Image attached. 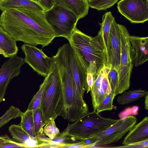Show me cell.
<instances>
[{"mask_svg":"<svg viewBox=\"0 0 148 148\" xmlns=\"http://www.w3.org/2000/svg\"><path fill=\"white\" fill-rule=\"evenodd\" d=\"M0 27L16 41L42 48L48 46L56 37L46 21L44 12L9 9L0 16Z\"/></svg>","mask_w":148,"mask_h":148,"instance_id":"1","label":"cell"},{"mask_svg":"<svg viewBox=\"0 0 148 148\" xmlns=\"http://www.w3.org/2000/svg\"><path fill=\"white\" fill-rule=\"evenodd\" d=\"M56 60L62 86L64 111L62 117L69 122H74L89 112L88 107L77 90L69 55L60 54Z\"/></svg>","mask_w":148,"mask_h":148,"instance_id":"2","label":"cell"},{"mask_svg":"<svg viewBox=\"0 0 148 148\" xmlns=\"http://www.w3.org/2000/svg\"><path fill=\"white\" fill-rule=\"evenodd\" d=\"M71 46L76 49L87 67V72L95 78L107 62L106 49L101 36L99 34L92 37L76 27L68 39Z\"/></svg>","mask_w":148,"mask_h":148,"instance_id":"3","label":"cell"},{"mask_svg":"<svg viewBox=\"0 0 148 148\" xmlns=\"http://www.w3.org/2000/svg\"><path fill=\"white\" fill-rule=\"evenodd\" d=\"M43 92L40 106L44 126L58 116L62 117L64 111L62 86L58 64L52 57L49 73Z\"/></svg>","mask_w":148,"mask_h":148,"instance_id":"4","label":"cell"},{"mask_svg":"<svg viewBox=\"0 0 148 148\" xmlns=\"http://www.w3.org/2000/svg\"><path fill=\"white\" fill-rule=\"evenodd\" d=\"M118 120L103 117L96 111L93 110L84 115L73 123H69L60 136L80 141L105 130Z\"/></svg>","mask_w":148,"mask_h":148,"instance_id":"5","label":"cell"},{"mask_svg":"<svg viewBox=\"0 0 148 148\" xmlns=\"http://www.w3.org/2000/svg\"><path fill=\"white\" fill-rule=\"evenodd\" d=\"M121 45L120 64L117 71V82L114 93L116 96L128 90L130 86V79L133 67L130 58V35L124 26L119 24Z\"/></svg>","mask_w":148,"mask_h":148,"instance_id":"6","label":"cell"},{"mask_svg":"<svg viewBox=\"0 0 148 148\" xmlns=\"http://www.w3.org/2000/svg\"><path fill=\"white\" fill-rule=\"evenodd\" d=\"M45 19L54 31L56 37L69 38L79 20L72 11L55 4L50 9L44 12Z\"/></svg>","mask_w":148,"mask_h":148,"instance_id":"7","label":"cell"},{"mask_svg":"<svg viewBox=\"0 0 148 148\" xmlns=\"http://www.w3.org/2000/svg\"><path fill=\"white\" fill-rule=\"evenodd\" d=\"M137 118L132 115L124 117L105 130L96 134L98 140L95 146L108 144L118 141L134 126Z\"/></svg>","mask_w":148,"mask_h":148,"instance_id":"8","label":"cell"},{"mask_svg":"<svg viewBox=\"0 0 148 148\" xmlns=\"http://www.w3.org/2000/svg\"><path fill=\"white\" fill-rule=\"evenodd\" d=\"M21 48L25 55V63L28 64L39 75L46 77L49 74L52 57H49L34 45L24 44Z\"/></svg>","mask_w":148,"mask_h":148,"instance_id":"9","label":"cell"},{"mask_svg":"<svg viewBox=\"0 0 148 148\" xmlns=\"http://www.w3.org/2000/svg\"><path fill=\"white\" fill-rule=\"evenodd\" d=\"M117 8L132 23H143L148 20V0H121Z\"/></svg>","mask_w":148,"mask_h":148,"instance_id":"10","label":"cell"},{"mask_svg":"<svg viewBox=\"0 0 148 148\" xmlns=\"http://www.w3.org/2000/svg\"><path fill=\"white\" fill-rule=\"evenodd\" d=\"M69 57L70 66L77 90L83 98L84 93L87 88V67L77 50L71 45Z\"/></svg>","mask_w":148,"mask_h":148,"instance_id":"11","label":"cell"},{"mask_svg":"<svg viewBox=\"0 0 148 148\" xmlns=\"http://www.w3.org/2000/svg\"><path fill=\"white\" fill-rule=\"evenodd\" d=\"M25 63L24 59L17 55L10 57L0 68V102L3 101L8 86L12 79L18 76L21 66Z\"/></svg>","mask_w":148,"mask_h":148,"instance_id":"12","label":"cell"},{"mask_svg":"<svg viewBox=\"0 0 148 148\" xmlns=\"http://www.w3.org/2000/svg\"><path fill=\"white\" fill-rule=\"evenodd\" d=\"M121 45L119 24L115 20L110 28L107 50V62L106 66L111 64L117 71L120 63Z\"/></svg>","mask_w":148,"mask_h":148,"instance_id":"13","label":"cell"},{"mask_svg":"<svg viewBox=\"0 0 148 148\" xmlns=\"http://www.w3.org/2000/svg\"><path fill=\"white\" fill-rule=\"evenodd\" d=\"M130 58L133 66L137 67L148 60V37L130 35Z\"/></svg>","mask_w":148,"mask_h":148,"instance_id":"14","label":"cell"},{"mask_svg":"<svg viewBox=\"0 0 148 148\" xmlns=\"http://www.w3.org/2000/svg\"><path fill=\"white\" fill-rule=\"evenodd\" d=\"M122 144L125 145L148 139V117L145 116L129 131Z\"/></svg>","mask_w":148,"mask_h":148,"instance_id":"15","label":"cell"},{"mask_svg":"<svg viewBox=\"0 0 148 148\" xmlns=\"http://www.w3.org/2000/svg\"><path fill=\"white\" fill-rule=\"evenodd\" d=\"M9 9L25 10L44 12L45 10L38 2L32 0H5L0 3V10Z\"/></svg>","mask_w":148,"mask_h":148,"instance_id":"16","label":"cell"},{"mask_svg":"<svg viewBox=\"0 0 148 148\" xmlns=\"http://www.w3.org/2000/svg\"><path fill=\"white\" fill-rule=\"evenodd\" d=\"M55 4L72 11L79 20L88 14L90 7L88 0H56Z\"/></svg>","mask_w":148,"mask_h":148,"instance_id":"17","label":"cell"},{"mask_svg":"<svg viewBox=\"0 0 148 148\" xmlns=\"http://www.w3.org/2000/svg\"><path fill=\"white\" fill-rule=\"evenodd\" d=\"M8 131L12 138L25 148L39 147L37 140L32 138L20 125H11L9 127Z\"/></svg>","mask_w":148,"mask_h":148,"instance_id":"18","label":"cell"},{"mask_svg":"<svg viewBox=\"0 0 148 148\" xmlns=\"http://www.w3.org/2000/svg\"><path fill=\"white\" fill-rule=\"evenodd\" d=\"M0 47L4 53L3 56L9 58L16 55L18 51L16 41L0 27Z\"/></svg>","mask_w":148,"mask_h":148,"instance_id":"19","label":"cell"},{"mask_svg":"<svg viewBox=\"0 0 148 148\" xmlns=\"http://www.w3.org/2000/svg\"><path fill=\"white\" fill-rule=\"evenodd\" d=\"M114 20V18L112 15V12L110 11L108 12L103 15L102 18V22L99 23L100 26V29L98 34L102 37L106 54L110 29L111 24Z\"/></svg>","mask_w":148,"mask_h":148,"instance_id":"20","label":"cell"},{"mask_svg":"<svg viewBox=\"0 0 148 148\" xmlns=\"http://www.w3.org/2000/svg\"><path fill=\"white\" fill-rule=\"evenodd\" d=\"M148 94V92L145 90L141 89H133L124 92L122 95L117 97L116 99L118 104L124 105L138 100Z\"/></svg>","mask_w":148,"mask_h":148,"instance_id":"21","label":"cell"},{"mask_svg":"<svg viewBox=\"0 0 148 148\" xmlns=\"http://www.w3.org/2000/svg\"><path fill=\"white\" fill-rule=\"evenodd\" d=\"M20 117L21 121L20 125L32 138L37 140L34 130L33 111L27 110L24 112H23Z\"/></svg>","mask_w":148,"mask_h":148,"instance_id":"22","label":"cell"},{"mask_svg":"<svg viewBox=\"0 0 148 148\" xmlns=\"http://www.w3.org/2000/svg\"><path fill=\"white\" fill-rule=\"evenodd\" d=\"M22 113L18 108L13 106H10L0 118V128L12 119L20 117Z\"/></svg>","mask_w":148,"mask_h":148,"instance_id":"23","label":"cell"},{"mask_svg":"<svg viewBox=\"0 0 148 148\" xmlns=\"http://www.w3.org/2000/svg\"><path fill=\"white\" fill-rule=\"evenodd\" d=\"M98 140V137L96 134L86 138L80 141L66 144L65 147L70 148H88L96 145Z\"/></svg>","mask_w":148,"mask_h":148,"instance_id":"24","label":"cell"},{"mask_svg":"<svg viewBox=\"0 0 148 148\" xmlns=\"http://www.w3.org/2000/svg\"><path fill=\"white\" fill-rule=\"evenodd\" d=\"M89 7L98 11L105 10L114 5L119 0H88Z\"/></svg>","mask_w":148,"mask_h":148,"instance_id":"25","label":"cell"},{"mask_svg":"<svg viewBox=\"0 0 148 148\" xmlns=\"http://www.w3.org/2000/svg\"><path fill=\"white\" fill-rule=\"evenodd\" d=\"M46 79L47 78L46 77L43 83L40 85L39 90L34 96L29 103L27 110H31L33 112L40 107Z\"/></svg>","mask_w":148,"mask_h":148,"instance_id":"26","label":"cell"},{"mask_svg":"<svg viewBox=\"0 0 148 148\" xmlns=\"http://www.w3.org/2000/svg\"><path fill=\"white\" fill-rule=\"evenodd\" d=\"M55 120L53 119L49 121L43 128L45 134L51 140L54 139L60 134L59 130L56 125Z\"/></svg>","mask_w":148,"mask_h":148,"instance_id":"27","label":"cell"},{"mask_svg":"<svg viewBox=\"0 0 148 148\" xmlns=\"http://www.w3.org/2000/svg\"><path fill=\"white\" fill-rule=\"evenodd\" d=\"M34 130L36 136L39 134L43 133V118L40 107L33 112Z\"/></svg>","mask_w":148,"mask_h":148,"instance_id":"28","label":"cell"},{"mask_svg":"<svg viewBox=\"0 0 148 148\" xmlns=\"http://www.w3.org/2000/svg\"><path fill=\"white\" fill-rule=\"evenodd\" d=\"M115 96L111 92L107 95L97 108L96 111L99 113L102 112L113 109V102Z\"/></svg>","mask_w":148,"mask_h":148,"instance_id":"29","label":"cell"},{"mask_svg":"<svg viewBox=\"0 0 148 148\" xmlns=\"http://www.w3.org/2000/svg\"><path fill=\"white\" fill-rule=\"evenodd\" d=\"M108 76L111 89V92L114 94L117 82V73L116 71L111 67Z\"/></svg>","mask_w":148,"mask_h":148,"instance_id":"30","label":"cell"},{"mask_svg":"<svg viewBox=\"0 0 148 148\" xmlns=\"http://www.w3.org/2000/svg\"><path fill=\"white\" fill-rule=\"evenodd\" d=\"M56 0H38V3L45 11L52 8L55 4Z\"/></svg>","mask_w":148,"mask_h":148,"instance_id":"31","label":"cell"},{"mask_svg":"<svg viewBox=\"0 0 148 148\" xmlns=\"http://www.w3.org/2000/svg\"><path fill=\"white\" fill-rule=\"evenodd\" d=\"M25 148L22 144L12 140L3 143L0 145V148Z\"/></svg>","mask_w":148,"mask_h":148,"instance_id":"32","label":"cell"},{"mask_svg":"<svg viewBox=\"0 0 148 148\" xmlns=\"http://www.w3.org/2000/svg\"><path fill=\"white\" fill-rule=\"evenodd\" d=\"M121 147L148 148V139L122 146Z\"/></svg>","mask_w":148,"mask_h":148,"instance_id":"33","label":"cell"},{"mask_svg":"<svg viewBox=\"0 0 148 148\" xmlns=\"http://www.w3.org/2000/svg\"><path fill=\"white\" fill-rule=\"evenodd\" d=\"M95 80V79L93 75L89 72H87L86 81L87 85V93L90 91L91 88Z\"/></svg>","mask_w":148,"mask_h":148,"instance_id":"34","label":"cell"},{"mask_svg":"<svg viewBox=\"0 0 148 148\" xmlns=\"http://www.w3.org/2000/svg\"><path fill=\"white\" fill-rule=\"evenodd\" d=\"M12 140L8 135L2 136H0V145L4 142H10Z\"/></svg>","mask_w":148,"mask_h":148,"instance_id":"35","label":"cell"},{"mask_svg":"<svg viewBox=\"0 0 148 148\" xmlns=\"http://www.w3.org/2000/svg\"><path fill=\"white\" fill-rule=\"evenodd\" d=\"M145 110H148V94L145 97Z\"/></svg>","mask_w":148,"mask_h":148,"instance_id":"36","label":"cell"},{"mask_svg":"<svg viewBox=\"0 0 148 148\" xmlns=\"http://www.w3.org/2000/svg\"><path fill=\"white\" fill-rule=\"evenodd\" d=\"M4 53L3 51L0 47V55H2L3 56L4 55Z\"/></svg>","mask_w":148,"mask_h":148,"instance_id":"37","label":"cell"},{"mask_svg":"<svg viewBox=\"0 0 148 148\" xmlns=\"http://www.w3.org/2000/svg\"><path fill=\"white\" fill-rule=\"evenodd\" d=\"M38 2V0H32Z\"/></svg>","mask_w":148,"mask_h":148,"instance_id":"38","label":"cell"},{"mask_svg":"<svg viewBox=\"0 0 148 148\" xmlns=\"http://www.w3.org/2000/svg\"><path fill=\"white\" fill-rule=\"evenodd\" d=\"M5 0H0V3L3 1H5Z\"/></svg>","mask_w":148,"mask_h":148,"instance_id":"39","label":"cell"}]
</instances>
